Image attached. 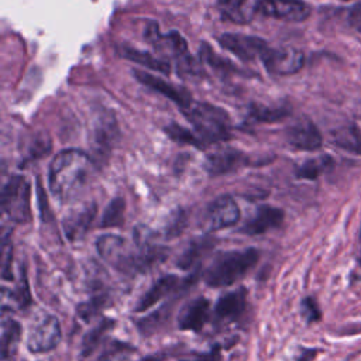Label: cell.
<instances>
[{"instance_id": "obj_1", "label": "cell", "mask_w": 361, "mask_h": 361, "mask_svg": "<svg viewBox=\"0 0 361 361\" xmlns=\"http://www.w3.org/2000/svg\"><path fill=\"white\" fill-rule=\"evenodd\" d=\"M93 173V162L79 149L61 151L51 162L48 183L51 193L62 203L76 200Z\"/></svg>"}, {"instance_id": "obj_33", "label": "cell", "mask_w": 361, "mask_h": 361, "mask_svg": "<svg viewBox=\"0 0 361 361\" xmlns=\"http://www.w3.org/2000/svg\"><path fill=\"white\" fill-rule=\"evenodd\" d=\"M350 23L358 30L361 31V4L354 7L350 13Z\"/></svg>"}, {"instance_id": "obj_13", "label": "cell", "mask_w": 361, "mask_h": 361, "mask_svg": "<svg viewBox=\"0 0 361 361\" xmlns=\"http://www.w3.org/2000/svg\"><path fill=\"white\" fill-rule=\"evenodd\" d=\"M134 76L141 82L144 83L145 86H148L149 89L166 96L168 99H171L173 103H176L179 106L180 110L186 109L192 102L193 99L190 97V94L182 89V87H176L173 86L172 83H168L166 80L158 78V76H154L151 73H147V72H141V71H135L134 72Z\"/></svg>"}, {"instance_id": "obj_20", "label": "cell", "mask_w": 361, "mask_h": 361, "mask_svg": "<svg viewBox=\"0 0 361 361\" xmlns=\"http://www.w3.org/2000/svg\"><path fill=\"white\" fill-rule=\"evenodd\" d=\"M118 52L133 61V62H137L151 71H158V72H162V73H168L171 71V65L166 59L164 58H157L154 56L152 54L149 52H142L140 49H135V48H131V47H127V45H123L118 48Z\"/></svg>"}, {"instance_id": "obj_7", "label": "cell", "mask_w": 361, "mask_h": 361, "mask_svg": "<svg viewBox=\"0 0 361 361\" xmlns=\"http://www.w3.org/2000/svg\"><path fill=\"white\" fill-rule=\"evenodd\" d=\"M61 336L59 320L48 313L41 314L32 322L28 330L27 348L34 354L51 351L61 341Z\"/></svg>"}, {"instance_id": "obj_29", "label": "cell", "mask_w": 361, "mask_h": 361, "mask_svg": "<svg viewBox=\"0 0 361 361\" xmlns=\"http://www.w3.org/2000/svg\"><path fill=\"white\" fill-rule=\"evenodd\" d=\"M104 303H106L104 296H102V295L94 296V298H92V299H89V300H86V302H83L78 306V314L82 320H89L92 316L97 314L103 309Z\"/></svg>"}, {"instance_id": "obj_26", "label": "cell", "mask_w": 361, "mask_h": 361, "mask_svg": "<svg viewBox=\"0 0 361 361\" xmlns=\"http://www.w3.org/2000/svg\"><path fill=\"white\" fill-rule=\"evenodd\" d=\"M289 114V109L283 106L267 107L262 104H254L250 109V118L254 121H276Z\"/></svg>"}, {"instance_id": "obj_19", "label": "cell", "mask_w": 361, "mask_h": 361, "mask_svg": "<svg viewBox=\"0 0 361 361\" xmlns=\"http://www.w3.org/2000/svg\"><path fill=\"white\" fill-rule=\"evenodd\" d=\"M245 309V290L238 289L223 295L216 305V314L220 319L233 320L237 319Z\"/></svg>"}, {"instance_id": "obj_5", "label": "cell", "mask_w": 361, "mask_h": 361, "mask_svg": "<svg viewBox=\"0 0 361 361\" xmlns=\"http://www.w3.org/2000/svg\"><path fill=\"white\" fill-rule=\"evenodd\" d=\"M145 37L157 51L172 58L176 62L178 69L179 72H182V75L199 73V68L193 62V58L188 54V44L179 32L171 31L168 34H161L158 25L155 23H149L145 30Z\"/></svg>"}, {"instance_id": "obj_27", "label": "cell", "mask_w": 361, "mask_h": 361, "mask_svg": "<svg viewBox=\"0 0 361 361\" xmlns=\"http://www.w3.org/2000/svg\"><path fill=\"white\" fill-rule=\"evenodd\" d=\"M124 220V200L121 197L113 199L109 206L104 209L102 217V227H118Z\"/></svg>"}, {"instance_id": "obj_11", "label": "cell", "mask_w": 361, "mask_h": 361, "mask_svg": "<svg viewBox=\"0 0 361 361\" xmlns=\"http://www.w3.org/2000/svg\"><path fill=\"white\" fill-rule=\"evenodd\" d=\"M240 220V209L233 197L220 196L213 200L206 212V221L212 230L234 226Z\"/></svg>"}, {"instance_id": "obj_28", "label": "cell", "mask_w": 361, "mask_h": 361, "mask_svg": "<svg viewBox=\"0 0 361 361\" xmlns=\"http://www.w3.org/2000/svg\"><path fill=\"white\" fill-rule=\"evenodd\" d=\"M210 245V243H207L206 240H200V241H195L189 245V248L180 255L178 265L183 269H188L193 265V262L197 259V257L200 255L202 251L207 250V247Z\"/></svg>"}, {"instance_id": "obj_12", "label": "cell", "mask_w": 361, "mask_h": 361, "mask_svg": "<svg viewBox=\"0 0 361 361\" xmlns=\"http://www.w3.org/2000/svg\"><path fill=\"white\" fill-rule=\"evenodd\" d=\"M286 141L296 149L314 151L322 145V134L317 127L307 118L292 124L286 131Z\"/></svg>"}, {"instance_id": "obj_24", "label": "cell", "mask_w": 361, "mask_h": 361, "mask_svg": "<svg viewBox=\"0 0 361 361\" xmlns=\"http://www.w3.org/2000/svg\"><path fill=\"white\" fill-rule=\"evenodd\" d=\"M334 144L351 152H361V135L357 127L345 126L334 131Z\"/></svg>"}, {"instance_id": "obj_35", "label": "cell", "mask_w": 361, "mask_h": 361, "mask_svg": "<svg viewBox=\"0 0 361 361\" xmlns=\"http://www.w3.org/2000/svg\"><path fill=\"white\" fill-rule=\"evenodd\" d=\"M316 351L314 350H306L300 357H298V361H310L314 357Z\"/></svg>"}, {"instance_id": "obj_6", "label": "cell", "mask_w": 361, "mask_h": 361, "mask_svg": "<svg viewBox=\"0 0 361 361\" xmlns=\"http://www.w3.org/2000/svg\"><path fill=\"white\" fill-rule=\"evenodd\" d=\"M1 209L17 223L30 220V183L24 176L14 175L6 182L1 192Z\"/></svg>"}, {"instance_id": "obj_21", "label": "cell", "mask_w": 361, "mask_h": 361, "mask_svg": "<svg viewBox=\"0 0 361 361\" xmlns=\"http://www.w3.org/2000/svg\"><path fill=\"white\" fill-rule=\"evenodd\" d=\"M21 326L13 319H6L1 324V360L11 358L18 347Z\"/></svg>"}, {"instance_id": "obj_2", "label": "cell", "mask_w": 361, "mask_h": 361, "mask_svg": "<svg viewBox=\"0 0 361 361\" xmlns=\"http://www.w3.org/2000/svg\"><path fill=\"white\" fill-rule=\"evenodd\" d=\"M96 248L106 262L121 272H138L165 258V252L159 247L142 243L135 251L124 238L114 234L102 235Z\"/></svg>"}, {"instance_id": "obj_14", "label": "cell", "mask_w": 361, "mask_h": 361, "mask_svg": "<svg viewBox=\"0 0 361 361\" xmlns=\"http://www.w3.org/2000/svg\"><path fill=\"white\" fill-rule=\"evenodd\" d=\"M283 221V212L272 206H259L252 217L241 228L243 233L250 235L262 234L271 228H276Z\"/></svg>"}, {"instance_id": "obj_22", "label": "cell", "mask_w": 361, "mask_h": 361, "mask_svg": "<svg viewBox=\"0 0 361 361\" xmlns=\"http://www.w3.org/2000/svg\"><path fill=\"white\" fill-rule=\"evenodd\" d=\"M113 326H114V320L104 317L93 329H90L82 340V345H80L82 357L90 355L96 350V347L99 345L102 338L113 329Z\"/></svg>"}, {"instance_id": "obj_23", "label": "cell", "mask_w": 361, "mask_h": 361, "mask_svg": "<svg viewBox=\"0 0 361 361\" xmlns=\"http://www.w3.org/2000/svg\"><path fill=\"white\" fill-rule=\"evenodd\" d=\"M334 161L329 155L316 157L305 161L296 171V176L302 179H316L333 166Z\"/></svg>"}, {"instance_id": "obj_25", "label": "cell", "mask_w": 361, "mask_h": 361, "mask_svg": "<svg viewBox=\"0 0 361 361\" xmlns=\"http://www.w3.org/2000/svg\"><path fill=\"white\" fill-rule=\"evenodd\" d=\"M247 0H221L220 1V11L224 20L233 23H247L251 20L248 14L243 11L244 4Z\"/></svg>"}, {"instance_id": "obj_32", "label": "cell", "mask_w": 361, "mask_h": 361, "mask_svg": "<svg viewBox=\"0 0 361 361\" xmlns=\"http://www.w3.org/2000/svg\"><path fill=\"white\" fill-rule=\"evenodd\" d=\"M302 310H303V314L305 317L309 320V322H316L320 319V310H319V306L317 303L312 299V298H306L302 303Z\"/></svg>"}, {"instance_id": "obj_3", "label": "cell", "mask_w": 361, "mask_h": 361, "mask_svg": "<svg viewBox=\"0 0 361 361\" xmlns=\"http://www.w3.org/2000/svg\"><path fill=\"white\" fill-rule=\"evenodd\" d=\"M180 111L192 124L193 133L202 147L230 137V120L223 109L193 100Z\"/></svg>"}, {"instance_id": "obj_10", "label": "cell", "mask_w": 361, "mask_h": 361, "mask_svg": "<svg viewBox=\"0 0 361 361\" xmlns=\"http://www.w3.org/2000/svg\"><path fill=\"white\" fill-rule=\"evenodd\" d=\"M219 44L241 61H252L255 58H261L269 48L262 38L234 32L221 34L219 37Z\"/></svg>"}, {"instance_id": "obj_9", "label": "cell", "mask_w": 361, "mask_h": 361, "mask_svg": "<svg viewBox=\"0 0 361 361\" xmlns=\"http://www.w3.org/2000/svg\"><path fill=\"white\" fill-rule=\"evenodd\" d=\"M255 11L290 23L305 21L310 14V7L302 0H258Z\"/></svg>"}, {"instance_id": "obj_4", "label": "cell", "mask_w": 361, "mask_h": 361, "mask_svg": "<svg viewBox=\"0 0 361 361\" xmlns=\"http://www.w3.org/2000/svg\"><path fill=\"white\" fill-rule=\"evenodd\" d=\"M255 248L228 251L219 255L204 272V281L212 288L228 286L241 279L258 261Z\"/></svg>"}, {"instance_id": "obj_34", "label": "cell", "mask_w": 361, "mask_h": 361, "mask_svg": "<svg viewBox=\"0 0 361 361\" xmlns=\"http://www.w3.org/2000/svg\"><path fill=\"white\" fill-rule=\"evenodd\" d=\"M197 361H220V355H219V351L216 350V351H212L210 354H207V355H203L200 360H197Z\"/></svg>"}, {"instance_id": "obj_30", "label": "cell", "mask_w": 361, "mask_h": 361, "mask_svg": "<svg viewBox=\"0 0 361 361\" xmlns=\"http://www.w3.org/2000/svg\"><path fill=\"white\" fill-rule=\"evenodd\" d=\"M165 131H166V134H168L169 137H172L173 140H176V141H179V142L182 141V142H188V144H192V145H196V147H200V148H202V144H200V141L197 140V137L195 135V133H190V131H188L186 128L178 126V124H172V126L166 127Z\"/></svg>"}, {"instance_id": "obj_31", "label": "cell", "mask_w": 361, "mask_h": 361, "mask_svg": "<svg viewBox=\"0 0 361 361\" xmlns=\"http://www.w3.org/2000/svg\"><path fill=\"white\" fill-rule=\"evenodd\" d=\"M14 299L17 300V303L21 307H27L30 305V302H31V295H30V290H28V283H27L25 278L23 279V274H21V281L18 283V288L14 292Z\"/></svg>"}, {"instance_id": "obj_8", "label": "cell", "mask_w": 361, "mask_h": 361, "mask_svg": "<svg viewBox=\"0 0 361 361\" xmlns=\"http://www.w3.org/2000/svg\"><path fill=\"white\" fill-rule=\"evenodd\" d=\"M261 59L265 69L274 75H293L305 65L303 52L292 47L268 48Z\"/></svg>"}, {"instance_id": "obj_18", "label": "cell", "mask_w": 361, "mask_h": 361, "mask_svg": "<svg viewBox=\"0 0 361 361\" xmlns=\"http://www.w3.org/2000/svg\"><path fill=\"white\" fill-rule=\"evenodd\" d=\"M178 276L176 275H165L161 276L158 281L154 282V285L140 298L135 310L137 312H144L148 307L154 306L158 300H161L165 295H168L178 283Z\"/></svg>"}, {"instance_id": "obj_16", "label": "cell", "mask_w": 361, "mask_h": 361, "mask_svg": "<svg viewBox=\"0 0 361 361\" xmlns=\"http://www.w3.org/2000/svg\"><path fill=\"white\" fill-rule=\"evenodd\" d=\"M247 162H248V158L241 151L226 148L209 155L206 161V169L212 175H221V173L233 172L240 166L247 165Z\"/></svg>"}, {"instance_id": "obj_17", "label": "cell", "mask_w": 361, "mask_h": 361, "mask_svg": "<svg viewBox=\"0 0 361 361\" xmlns=\"http://www.w3.org/2000/svg\"><path fill=\"white\" fill-rule=\"evenodd\" d=\"M96 216V204L90 203L86 206H82L80 209L69 213L63 219V231L66 237L72 241L82 238L86 231L89 230L92 221Z\"/></svg>"}, {"instance_id": "obj_15", "label": "cell", "mask_w": 361, "mask_h": 361, "mask_svg": "<svg viewBox=\"0 0 361 361\" xmlns=\"http://www.w3.org/2000/svg\"><path fill=\"white\" fill-rule=\"evenodd\" d=\"M210 302L206 298H197L189 302L179 314V329L199 331L209 320Z\"/></svg>"}]
</instances>
